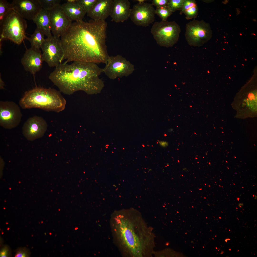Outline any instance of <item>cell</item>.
I'll return each mask as SVG.
<instances>
[{"mask_svg":"<svg viewBox=\"0 0 257 257\" xmlns=\"http://www.w3.org/2000/svg\"><path fill=\"white\" fill-rule=\"evenodd\" d=\"M105 64L103 73L111 79L128 76L134 70L133 65L119 54L109 56Z\"/></svg>","mask_w":257,"mask_h":257,"instance_id":"8","label":"cell"},{"mask_svg":"<svg viewBox=\"0 0 257 257\" xmlns=\"http://www.w3.org/2000/svg\"><path fill=\"white\" fill-rule=\"evenodd\" d=\"M12 9L11 3H9L6 0H0V23Z\"/></svg>","mask_w":257,"mask_h":257,"instance_id":"21","label":"cell"},{"mask_svg":"<svg viewBox=\"0 0 257 257\" xmlns=\"http://www.w3.org/2000/svg\"><path fill=\"white\" fill-rule=\"evenodd\" d=\"M49 11L53 36L60 38L67 32L72 21L65 15L60 4Z\"/></svg>","mask_w":257,"mask_h":257,"instance_id":"12","label":"cell"},{"mask_svg":"<svg viewBox=\"0 0 257 257\" xmlns=\"http://www.w3.org/2000/svg\"><path fill=\"white\" fill-rule=\"evenodd\" d=\"M42 8L48 10H51L60 5L61 0H38Z\"/></svg>","mask_w":257,"mask_h":257,"instance_id":"23","label":"cell"},{"mask_svg":"<svg viewBox=\"0 0 257 257\" xmlns=\"http://www.w3.org/2000/svg\"><path fill=\"white\" fill-rule=\"evenodd\" d=\"M12 9L22 17L32 20L42 9L38 0H13Z\"/></svg>","mask_w":257,"mask_h":257,"instance_id":"14","label":"cell"},{"mask_svg":"<svg viewBox=\"0 0 257 257\" xmlns=\"http://www.w3.org/2000/svg\"><path fill=\"white\" fill-rule=\"evenodd\" d=\"M22 114L19 106L10 101L0 102V125L6 129H11L20 124Z\"/></svg>","mask_w":257,"mask_h":257,"instance_id":"10","label":"cell"},{"mask_svg":"<svg viewBox=\"0 0 257 257\" xmlns=\"http://www.w3.org/2000/svg\"><path fill=\"white\" fill-rule=\"evenodd\" d=\"M230 240V239H229V238H227V239H225V242H227V240Z\"/></svg>","mask_w":257,"mask_h":257,"instance_id":"35","label":"cell"},{"mask_svg":"<svg viewBox=\"0 0 257 257\" xmlns=\"http://www.w3.org/2000/svg\"><path fill=\"white\" fill-rule=\"evenodd\" d=\"M136 1H137L138 2V3H141L144 2L145 1V0H136Z\"/></svg>","mask_w":257,"mask_h":257,"instance_id":"33","label":"cell"},{"mask_svg":"<svg viewBox=\"0 0 257 257\" xmlns=\"http://www.w3.org/2000/svg\"><path fill=\"white\" fill-rule=\"evenodd\" d=\"M47 128V123L43 118L35 116L28 118L24 123L22 132L27 140L33 141L42 137Z\"/></svg>","mask_w":257,"mask_h":257,"instance_id":"13","label":"cell"},{"mask_svg":"<svg viewBox=\"0 0 257 257\" xmlns=\"http://www.w3.org/2000/svg\"><path fill=\"white\" fill-rule=\"evenodd\" d=\"M183 13L185 15L187 20L195 19L198 14V9L197 5L192 7L183 12Z\"/></svg>","mask_w":257,"mask_h":257,"instance_id":"26","label":"cell"},{"mask_svg":"<svg viewBox=\"0 0 257 257\" xmlns=\"http://www.w3.org/2000/svg\"><path fill=\"white\" fill-rule=\"evenodd\" d=\"M212 34L209 24L203 20L194 19L186 25L185 37L191 46H202L211 38Z\"/></svg>","mask_w":257,"mask_h":257,"instance_id":"7","label":"cell"},{"mask_svg":"<svg viewBox=\"0 0 257 257\" xmlns=\"http://www.w3.org/2000/svg\"><path fill=\"white\" fill-rule=\"evenodd\" d=\"M150 32L158 44L168 47L178 41L181 30L180 26L174 21H162L155 22Z\"/></svg>","mask_w":257,"mask_h":257,"instance_id":"6","label":"cell"},{"mask_svg":"<svg viewBox=\"0 0 257 257\" xmlns=\"http://www.w3.org/2000/svg\"><path fill=\"white\" fill-rule=\"evenodd\" d=\"M197 5L196 2L194 0H184L180 14H182L187 10Z\"/></svg>","mask_w":257,"mask_h":257,"instance_id":"27","label":"cell"},{"mask_svg":"<svg viewBox=\"0 0 257 257\" xmlns=\"http://www.w3.org/2000/svg\"><path fill=\"white\" fill-rule=\"evenodd\" d=\"M113 0H97L87 16L95 21L105 20L110 15Z\"/></svg>","mask_w":257,"mask_h":257,"instance_id":"17","label":"cell"},{"mask_svg":"<svg viewBox=\"0 0 257 257\" xmlns=\"http://www.w3.org/2000/svg\"><path fill=\"white\" fill-rule=\"evenodd\" d=\"M128 0H113L110 16L112 21L116 23L123 22L129 18L131 9Z\"/></svg>","mask_w":257,"mask_h":257,"instance_id":"16","label":"cell"},{"mask_svg":"<svg viewBox=\"0 0 257 257\" xmlns=\"http://www.w3.org/2000/svg\"><path fill=\"white\" fill-rule=\"evenodd\" d=\"M78 228L77 227H76L75 228V230H76L77 229H78Z\"/></svg>","mask_w":257,"mask_h":257,"instance_id":"36","label":"cell"},{"mask_svg":"<svg viewBox=\"0 0 257 257\" xmlns=\"http://www.w3.org/2000/svg\"><path fill=\"white\" fill-rule=\"evenodd\" d=\"M41 49L43 61L50 67H56L64 59V52L60 38L52 35L47 37Z\"/></svg>","mask_w":257,"mask_h":257,"instance_id":"9","label":"cell"},{"mask_svg":"<svg viewBox=\"0 0 257 257\" xmlns=\"http://www.w3.org/2000/svg\"><path fill=\"white\" fill-rule=\"evenodd\" d=\"M76 0H67L61 5L64 12L72 21L82 20L86 13L76 2Z\"/></svg>","mask_w":257,"mask_h":257,"instance_id":"18","label":"cell"},{"mask_svg":"<svg viewBox=\"0 0 257 257\" xmlns=\"http://www.w3.org/2000/svg\"><path fill=\"white\" fill-rule=\"evenodd\" d=\"M43 61L40 49L31 47L26 49L21 60L25 70L33 74L41 69Z\"/></svg>","mask_w":257,"mask_h":257,"instance_id":"15","label":"cell"},{"mask_svg":"<svg viewBox=\"0 0 257 257\" xmlns=\"http://www.w3.org/2000/svg\"><path fill=\"white\" fill-rule=\"evenodd\" d=\"M184 0H169L167 6L173 13L177 10H181Z\"/></svg>","mask_w":257,"mask_h":257,"instance_id":"24","label":"cell"},{"mask_svg":"<svg viewBox=\"0 0 257 257\" xmlns=\"http://www.w3.org/2000/svg\"><path fill=\"white\" fill-rule=\"evenodd\" d=\"M155 14L151 4L138 3L131 9L129 18L136 25L146 27L154 22Z\"/></svg>","mask_w":257,"mask_h":257,"instance_id":"11","label":"cell"},{"mask_svg":"<svg viewBox=\"0 0 257 257\" xmlns=\"http://www.w3.org/2000/svg\"><path fill=\"white\" fill-rule=\"evenodd\" d=\"M49 78L59 91L68 95L78 91L89 94L100 92L104 86L100 78L103 68L97 64L79 61L65 62L55 67Z\"/></svg>","mask_w":257,"mask_h":257,"instance_id":"2","label":"cell"},{"mask_svg":"<svg viewBox=\"0 0 257 257\" xmlns=\"http://www.w3.org/2000/svg\"><path fill=\"white\" fill-rule=\"evenodd\" d=\"M44 34L37 27L33 33L30 37L26 39L30 42L31 48L40 49L45 39Z\"/></svg>","mask_w":257,"mask_h":257,"instance_id":"20","label":"cell"},{"mask_svg":"<svg viewBox=\"0 0 257 257\" xmlns=\"http://www.w3.org/2000/svg\"><path fill=\"white\" fill-rule=\"evenodd\" d=\"M219 218H221V217H219Z\"/></svg>","mask_w":257,"mask_h":257,"instance_id":"39","label":"cell"},{"mask_svg":"<svg viewBox=\"0 0 257 257\" xmlns=\"http://www.w3.org/2000/svg\"><path fill=\"white\" fill-rule=\"evenodd\" d=\"M173 130V129L172 128H170L168 130V132H172Z\"/></svg>","mask_w":257,"mask_h":257,"instance_id":"34","label":"cell"},{"mask_svg":"<svg viewBox=\"0 0 257 257\" xmlns=\"http://www.w3.org/2000/svg\"><path fill=\"white\" fill-rule=\"evenodd\" d=\"M97 0H76V3L87 13L91 9Z\"/></svg>","mask_w":257,"mask_h":257,"instance_id":"25","label":"cell"},{"mask_svg":"<svg viewBox=\"0 0 257 257\" xmlns=\"http://www.w3.org/2000/svg\"><path fill=\"white\" fill-rule=\"evenodd\" d=\"M229 250L230 251V250H231V249H229Z\"/></svg>","mask_w":257,"mask_h":257,"instance_id":"38","label":"cell"},{"mask_svg":"<svg viewBox=\"0 0 257 257\" xmlns=\"http://www.w3.org/2000/svg\"><path fill=\"white\" fill-rule=\"evenodd\" d=\"M169 0H153L151 4L156 7H159L167 5Z\"/></svg>","mask_w":257,"mask_h":257,"instance_id":"29","label":"cell"},{"mask_svg":"<svg viewBox=\"0 0 257 257\" xmlns=\"http://www.w3.org/2000/svg\"><path fill=\"white\" fill-rule=\"evenodd\" d=\"M219 186H220V187L221 186H220V185H219Z\"/></svg>","mask_w":257,"mask_h":257,"instance_id":"40","label":"cell"},{"mask_svg":"<svg viewBox=\"0 0 257 257\" xmlns=\"http://www.w3.org/2000/svg\"><path fill=\"white\" fill-rule=\"evenodd\" d=\"M114 229L124 253L133 257H151L155 247L153 229L140 215L115 217Z\"/></svg>","mask_w":257,"mask_h":257,"instance_id":"3","label":"cell"},{"mask_svg":"<svg viewBox=\"0 0 257 257\" xmlns=\"http://www.w3.org/2000/svg\"><path fill=\"white\" fill-rule=\"evenodd\" d=\"M155 13L160 17L162 21H167L173 13L166 5L157 7L155 10Z\"/></svg>","mask_w":257,"mask_h":257,"instance_id":"22","label":"cell"},{"mask_svg":"<svg viewBox=\"0 0 257 257\" xmlns=\"http://www.w3.org/2000/svg\"><path fill=\"white\" fill-rule=\"evenodd\" d=\"M158 141L160 146L163 147H167L168 144V142L166 141H161L158 140Z\"/></svg>","mask_w":257,"mask_h":257,"instance_id":"31","label":"cell"},{"mask_svg":"<svg viewBox=\"0 0 257 257\" xmlns=\"http://www.w3.org/2000/svg\"><path fill=\"white\" fill-rule=\"evenodd\" d=\"M66 104V101L60 91L38 87L26 92L19 102L23 109L37 108L57 113L64 110Z\"/></svg>","mask_w":257,"mask_h":257,"instance_id":"4","label":"cell"},{"mask_svg":"<svg viewBox=\"0 0 257 257\" xmlns=\"http://www.w3.org/2000/svg\"><path fill=\"white\" fill-rule=\"evenodd\" d=\"M10 254V250L8 247L5 246L1 249L0 252V257H7Z\"/></svg>","mask_w":257,"mask_h":257,"instance_id":"30","label":"cell"},{"mask_svg":"<svg viewBox=\"0 0 257 257\" xmlns=\"http://www.w3.org/2000/svg\"><path fill=\"white\" fill-rule=\"evenodd\" d=\"M30 253L25 248H22L19 249L17 252L15 257H28Z\"/></svg>","mask_w":257,"mask_h":257,"instance_id":"28","label":"cell"},{"mask_svg":"<svg viewBox=\"0 0 257 257\" xmlns=\"http://www.w3.org/2000/svg\"><path fill=\"white\" fill-rule=\"evenodd\" d=\"M142 146H143V147H144V145L143 144V145H142Z\"/></svg>","mask_w":257,"mask_h":257,"instance_id":"37","label":"cell"},{"mask_svg":"<svg viewBox=\"0 0 257 257\" xmlns=\"http://www.w3.org/2000/svg\"><path fill=\"white\" fill-rule=\"evenodd\" d=\"M37 27L47 37L52 36L50 14L48 10L43 9L33 20Z\"/></svg>","mask_w":257,"mask_h":257,"instance_id":"19","label":"cell"},{"mask_svg":"<svg viewBox=\"0 0 257 257\" xmlns=\"http://www.w3.org/2000/svg\"><path fill=\"white\" fill-rule=\"evenodd\" d=\"M107 27L105 20L72 23L60 38L65 62L105 64L109 56L106 43Z\"/></svg>","mask_w":257,"mask_h":257,"instance_id":"1","label":"cell"},{"mask_svg":"<svg viewBox=\"0 0 257 257\" xmlns=\"http://www.w3.org/2000/svg\"><path fill=\"white\" fill-rule=\"evenodd\" d=\"M5 85V84L4 82L2 80L1 78L0 77V89H3L4 88V86Z\"/></svg>","mask_w":257,"mask_h":257,"instance_id":"32","label":"cell"},{"mask_svg":"<svg viewBox=\"0 0 257 257\" xmlns=\"http://www.w3.org/2000/svg\"><path fill=\"white\" fill-rule=\"evenodd\" d=\"M0 42L9 40L19 45L26 39L25 20L12 9L0 23Z\"/></svg>","mask_w":257,"mask_h":257,"instance_id":"5","label":"cell"}]
</instances>
